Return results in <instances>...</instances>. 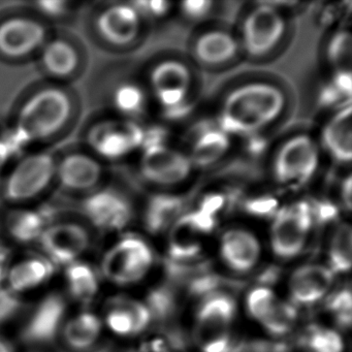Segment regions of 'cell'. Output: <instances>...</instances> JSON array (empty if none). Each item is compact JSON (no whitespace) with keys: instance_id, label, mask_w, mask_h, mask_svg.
<instances>
[{"instance_id":"6da1fadb","label":"cell","mask_w":352,"mask_h":352,"mask_svg":"<svg viewBox=\"0 0 352 352\" xmlns=\"http://www.w3.org/2000/svg\"><path fill=\"white\" fill-rule=\"evenodd\" d=\"M285 107L283 92L269 83L244 84L224 98L217 126L230 135H257L279 118Z\"/></svg>"},{"instance_id":"7a4b0ae2","label":"cell","mask_w":352,"mask_h":352,"mask_svg":"<svg viewBox=\"0 0 352 352\" xmlns=\"http://www.w3.org/2000/svg\"><path fill=\"white\" fill-rule=\"evenodd\" d=\"M73 102L65 90L49 87L32 94L22 106L14 131L26 144L44 141L69 122Z\"/></svg>"},{"instance_id":"3957f363","label":"cell","mask_w":352,"mask_h":352,"mask_svg":"<svg viewBox=\"0 0 352 352\" xmlns=\"http://www.w3.org/2000/svg\"><path fill=\"white\" fill-rule=\"evenodd\" d=\"M153 265L149 245L135 236H126L115 242L102 255L100 273L111 283L131 285L143 279Z\"/></svg>"},{"instance_id":"277c9868","label":"cell","mask_w":352,"mask_h":352,"mask_svg":"<svg viewBox=\"0 0 352 352\" xmlns=\"http://www.w3.org/2000/svg\"><path fill=\"white\" fill-rule=\"evenodd\" d=\"M57 162L48 152L22 158L8 175L3 195L10 203H28L42 195L56 178Z\"/></svg>"},{"instance_id":"5b68a950","label":"cell","mask_w":352,"mask_h":352,"mask_svg":"<svg viewBox=\"0 0 352 352\" xmlns=\"http://www.w3.org/2000/svg\"><path fill=\"white\" fill-rule=\"evenodd\" d=\"M236 304L228 294H212L199 307L195 320V341L203 352H228L230 327Z\"/></svg>"},{"instance_id":"8992f818","label":"cell","mask_w":352,"mask_h":352,"mask_svg":"<svg viewBox=\"0 0 352 352\" xmlns=\"http://www.w3.org/2000/svg\"><path fill=\"white\" fill-rule=\"evenodd\" d=\"M319 152L316 143L307 135H298L282 144L273 160V177L278 184L300 187L316 173Z\"/></svg>"},{"instance_id":"52a82bcc","label":"cell","mask_w":352,"mask_h":352,"mask_svg":"<svg viewBox=\"0 0 352 352\" xmlns=\"http://www.w3.org/2000/svg\"><path fill=\"white\" fill-rule=\"evenodd\" d=\"M313 222L312 208L307 201L280 208L274 216L270 236L274 253L281 258H292L300 254Z\"/></svg>"},{"instance_id":"ba28073f","label":"cell","mask_w":352,"mask_h":352,"mask_svg":"<svg viewBox=\"0 0 352 352\" xmlns=\"http://www.w3.org/2000/svg\"><path fill=\"white\" fill-rule=\"evenodd\" d=\"M285 20L277 8L265 3L253 9L242 25V45L249 56L261 58L278 46L285 34Z\"/></svg>"},{"instance_id":"9c48e42d","label":"cell","mask_w":352,"mask_h":352,"mask_svg":"<svg viewBox=\"0 0 352 352\" xmlns=\"http://www.w3.org/2000/svg\"><path fill=\"white\" fill-rule=\"evenodd\" d=\"M144 129L131 120H106L90 129L87 143L94 153L106 160H120L142 148Z\"/></svg>"},{"instance_id":"30bf717a","label":"cell","mask_w":352,"mask_h":352,"mask_svg":"<svg viewBox=\"0 0 352 352\" xmlns=\"http://www.w3.org/2000/svg\"><path fill=\"white\" fill-rule=\"evenodd\" d=\"M43 255L53 265L67 267L81 261L91 243L89 232L75 222H58L47 226L38 240Z\"/></svg>"},{"instance_id":"8fae6325","label":"cell","mask_w":352,"mask_h":352,"mask_svg":"<svg viewBox=\"0 0 352 352\" xmlns=\"http://www.w3.org/2000/svg\"><path fill=\"white\" fill-rule=\"evenodd\" d=\"M149 80L162 111L188 104L191 73L184 63L175 59L162 61L152 69Z\"/></svg>"},{"instance_id":"7c38bea8","label":"cell","mask_w":352,"mask_h":352,"mask_svg":"<svg viewBox=\"0 0 352 352\" xmlns=\"http://www.w3.org/2000/svg\"><path fill=\"white\" fill-rule=\"evenodd\" d=\"M65 298L57 292L49 294L38 302L22 329V340L26 343L44 345L60 335L67 319Z\"/></svg>"},{"instance_id":"4fadbf2b","label":"cell","mask_w":352,"mask_h":352,"mask_svg":"<svg viewBox=\"0 0 352 352\" xmlns=\"http://www.w3.org/2000/svg\"><path fill=\"white\" fill-rule=\"evenodd\" d=\"M192 168L188 156L168 146L144 150L140 164L144 178L160 186H174L183 182Z\"/></svg>"},{"instance_id":"5bb4252c","label":"cell","mask_w":352,"mask_h":352,"mask_svg":"<svg viewBox=\"0 0 352 352\" xmlns=\"http://www.w3.org/2000/svg\"><path fill=\"white\" fill-rule=\"evenodd\" d=\"M82 210L88 221L102 232L123 230L133 216L129 201L112 189L96 190L88 195Z\"/></svg>"},{"instance_id":"9a60e30c","label":"cell","mask_w":352,"mask_h":352,"mask_svg":"<svg viewBox=\"0 0 352 352\" xmlns=\"http://www.w3.org/2000/svg\"><path fill=\"white\" fill-rule=\"evenodd\" d=\"M44 24L32 18L14 17L0 23V54L19 59L32 55L46 44Z\"/></svg>"},{"instance_id":"2e32d148","label":"cell","mask_w":352,"mask_h":352,"mask_svg":"<svg viewBox=\"0 0 352 352\" xmlns=\"http://www.w3.org/2000/svg\"><path fill=\"white\" fill-rule=\"evenodd\" d=\"M102 320L119 337H133L147 329L151 310L147 305L127 296H116L107 302Z\"/></svg>"},{"instance_id":"e0dca14e","label":"cell","mask_w":352,"mask_h":352,"mask_svg":"<svg viewBox=\"0 0 352 352\" xmlns=\"http://www.w3.org/2000/svg\"><path fill=\"white\" fill-rule=\"evenodd\" d=\"M142 16L131 3L107 8L96 19V30L104 42L115 47H126L137 40Z\"/></svg>"},{"instance_id":"ac0fdd59","label":"cell","mask_w":352,"mask_h":352,"mask_svg":"<svg viewBox=\"0 0 352 352\" xmlns=\"http://www.w3.org/2000/svg\"><path fill=\"white\" fill-rule=\"evenodd\" d=\"M102 168L96 158L86 153H72L57 162L56 179L69 191H90L102 180Z\"/></svg>"},{"instance_id":"d6986e66","label":"cell","mask_w":352,"mask_h":352,"mask_svg":"<svg viewBox=\"0 0 352 352\" xmlns=\"http://www.w3.org/2000/svg\"><path fill=\"white\" fill-rule=\"evenodd\" d=\"M333 281V273L329 267L304 265L294 271L290 277V296L296 304L311 306L327 294Z\"/></svg>"},{"instance_id":"ffe728a7","label":"cell","mask_w":352,"mask_h":352,"mask_svg":"<svg viewBox=\"0 0 352 352\" xmlns=\"http://www.w3.org/2000/svg\"><path fill=\"white\" fill-rule=\"evenodd\" d=\"M55 265L44 255H30L10 265L6 287L14 294H25L50 281Z\"/></svg>"},{"instance_id":"44dd1931","label":"cell","mask_w":352,"mask_h":352,"mask_svg":"<svg viewBox=\"0 0 352 352\" xmlns=\"http://www.w3.org/2000/svg\"><path fill=\"white\" fill-rule=\"evenodd\" d=\"M220 254L224 263L236 272L250 271L261 256V246L248 230L234 228L224 232L220 241Z\"/></svg>"},{"instance_id":"7402d4cb","label":"cell","mask_w":352,"mask_h":352,"mask_svg":"<svg viewBox=\"0 0 352 352\" xmlns=\"http://www.w3.org/2000/svg\"><path fill=\"white\" fill-rule=\"evenodd\" d=\"M104 323L102 317L94 311L82 310L67 317L60 336L65 345L77 352L88 351L102 337Z\"/></svg>"},{"instance_id":"603a6c76","label":"cell","mask_w":352,"mask_h":352,"mask_svg":"<svg viewBox=\"0 0 352 352\" xmlns=\"http://www.w3.org/2000/svg\"><path fill=\"white\" fill-rule=\"evenodd\" d=\"M238 42L226 30H209L201 34L193 46V56L204 67H221L234 58Z\"/></svg>"},{"instance_id":"cb8c5ba5","label":"cell","mask_w":352,"mask_h":352,"mask_svg":"<svg viewBox=\"0 0 352 352\" xmlns=\"http://www.w3.org/2000/svg\"><path fill=\"white\" fill-rule=\"evenodd\" d=\"M351 104L333 115L322 131V143L331 157L340 164H349L352 158Z\"/></svg>"},{"instance_id":"d4e9b609","label":"cell","mask_w":352,"mask_h":352,"mask_svg":"<svg viewBox=\"0 0 352 352\" xmlns=\"http://www.w3.org/2000/svg\"><path fill=\"white\" fill-rule=\"evenodd\" d=\"M190 156L192 166L207 168L219 162L230 149V137L217 125L210 122L191 142Z\"/></svg>"},{"instance_id":"484cf974","label":"cell","mask_w":352,"mask_h":352,"mask_svg":"<svg viewBox=\"0 0 352 352\" xmlns=\"http://www.w3.org/2000/svg\"><path fill=\"white\" fill-rule=\"evenodd\" d=\"M49 216L34 209H16L6 218V230L9 236L19 244L38 243L47 226Z\"/></svg>"},{"instance_id":"4316f807","label":"cell","mask_w":352,"mask_h":352,"mask_svg":"<svg viewBox=\"0 0 352 352\" xmlns=\"http://www.w3.org/2000/svg\"><path fill=\"white\" fill-rule=\"evenodd\" d=\"M79 61L77 49L67 41L58 38L43 47L41 63L51 77L57 79L71 77L79 67Z\"/></svg>"},{"instance_id":"83f0119b","label":"cell","mask_w":352,"mask_h":352,"mask_svg":"<svg viewBox=\"0 0 352 352\" xmlns=\"http://www.w3.org/2000/svg\"><path fill=\"white\" fill-rule=\"evenodd\" d=\"M184 199L175 195H153L148 201L145 210V226L150 232H164L176 223L183 215Z\"/></svg>"},{"instance_id":"f1b7e54d","label":"cell","mask_w":352,"mask_h":352,"mask_svg":"<svg viewBox=\"0 0 352 352\" xmlns=\"http://www.w3.org/2000/svg\"><path fill=\"white\" fill-rule=\"evenodd\" d=\"M65 280L69 296L80 304H90L100 292V275L86 261H78L65 267Z\"/></svg>"},{"instance_id":"f546056e","label":"cell","mask_w":352,"mask_h":352,"mask_svg":"<svg viewBox=\"0 0 352 352\" xmlns=\"http://www.w3.org/2000/svg\"><path fill=\"white\" fill-rule=\"evenodd\" d=\"M352 230L349 224L338 226L329 243V270L333 273L345 274L351 267Z\"/></svg>"},{"instance_id":"4dcf8cb0","label":"cell","mask_w":352,"mask_h":352,"mask_svg":"<svg viewBox=\"0 0 352 352\" xmlns=\"http://www.w3.org/2000/svg\"><path fill=\"white\" fill-rule=\"evenodd\" d=\"M113 104L123 116L140 117L146 109V96L141 87L133 83L118 86L113 94Z\"/></svg>"},{"instance_id":"1f68e13d","label":"cell","mask_w":352,"mask_h":352,"mask_svg":"<svg viewBox=\"0 0 352 352\" xmlns=\"http://www.w3.org/2000/svg\"><path fill=\"white\" fill-rule=\"evenodd\" d=\"M298 312L296 307L289 302L279 300L276 302L269 314L263 318L261 324L269 333L275 336H282L292 331L296 324Z\"/></svg>"},{"instance_id":"d6a6232c","label":"cell","mask_w":352,"mask_h":352,"mask_svg":"<svg viewBox=\"0 0 352 352\" xmlns=\"http://www.w3.org/2000/svg\"><path fill=\"white\" fill-rule=\"evenodd\" d=\"M302 345L308 352H343L341 336L333 329L312 327L302 340Z\"/></svg>"},{"instance_id":"836d02e7","label":"cell","mask_w":352,"mask_h":352,"mask_svg":"<svg viewBox=\"0 0 352 352\" xmlns=\"http://www.w3.org/2000/svg\"><path fill=\"white\" fill-rule=\"evenodd\" d=\"M352 54V38L349 32L342 30L333 34L327 44L329 63L337 69H350Z\"/></svg>"},{"instance_id":"e575fe53","label":"cell","mask_w":352,"mask_h":352,"mask_svg":"<svg viewBox=\"0 0 352 352\" xmlns=\"http://www.w3.org/2000/svg\"><path fill=\"white\" fill-rule=\"evenodd\" d=\"M278 300L279 298L273 290L267 287H256L251 290L247 296V310L251 317L261 323Z\"/></svg>"},{"instance_id":"d590c367","label":"cell","mask_w":352,"mask_h":352,"mask_svg":"<svg viewBox=\"0 0 352 352\" xmlns=\"http://www.w3.org/2000/svg\"><path fill=\"white\" fill-rule=\"evenodd\" d=\"M329 311L336 322L343 327H349L352 319V298L349 289H342L336 292L327 302Z\"/></svg>"},{"instance_id":"8d00e7d4","label":"cell","mask_w":352,"mask_h":352,"mask_svg":"<svg viewBox=\"0 0 352 352\" xmlns=\"http://www.w3.org/2000/svg\"><path fill=\"white\" fill-rule=\"evenodd\" d=\"M244 209L247 213L255 217H274L280 210L279 201L273 195H256L245 201Z\"/></svg>"},{"instance_id":"74e56055","label":"cell","mask_w":352,"mask_h":352,"mask_svg":"<svg viewBox=\"0 0 352 352\" xmlns=\"http://www.w3.org/2000/svg\"><path fill=\"white\" fill-rule=\"evenodd\" d=\"M22 307L21 298L18 294L8 289L6 286L0 287V324L11 320Z\"/></svg>"},{"instance_id":"f35d334b","label":"cell","mask_w":352,"mask_h":352,"mask_svg":"<svg viewBox=\"0 0 352 352\" xmlns=\"http://www.w3.org/2000/svg\"><path fill=\"white\" fill-rule=\"evenodd\" d=\"M350 100L341 90L336 87L333 82H327L321 87L319 91V104L322 108H333V107L342 106V108L350 106Z\"/></svg>"},{"instance_id":"ab89813d","label":"cell","mask_w":352,"mask_h":352,"mask_svg":"<svg viewBox=\"0 0 352 352\" xmlns=\"http://www.w3.org/2000/svg\"><path fill=\"white\" fill-rule=\"evenodd\" d=\"M131 5L137 9L142 17L160 19L168 15L170 10V3L164 0H145V1H135Z\"/></svg>"},{"instance_id":"60d3db41","label":"cell","mask_w":352,"mask_h":352,"mask_svg":"<svg viewBox=\"0 0 352 352\" xmlns=\"http://www.w3.org/2000/svg\"><path fill=\"white\" fill-rule=\"evenodd\" d=\"M213 3L208 0H188L181 3V11L187 19L199 21L211 13Z\"/></svg>"},{"instance_id":"b9f144b4","label":"cell","mask_w":352,"mask_h":352,"mask_svg":"<svg viewBox=\"0 0 352 352\" xmlns=\"http://www.w3.org/2000/svg\"><path fill=\"white\" fill-rule=\"evenodd\" d=\"M131 352H175L174 345L164 336L155 335L144 340Z\"/></svg>"},{"instance_id":"7bdbcfd3","label":"cell","mask_w":352,"mask_h":352,"mask_svg":"<svg viewBox=\"0 0 352 352\" xmlns=\"http://www.w3.org/2000/svg\"><path fill=\"white\" fill-rule=\"evenodd\" d=\"M226 205V197L223 193L210 192L201 197L197 209L208 215L216 217Z\"/></svg>"},{"instance_id":"ee69618b","label":"cell","mask_w":352,"mask_h":352,"mask_svg":"<svg viewBox=\"0 0 352 352\" xmlns=\"http://www.w3.org/2000/svg\"><path fill=\"white\" fill-rule=\"evenodd\" d=\"M312 208L313 220H316L319 223H329L337 218L338 208L335 204L329 201H316Z\"/></svg>"},{"instance_id":"f6af8a7d","label":"cell","mask_w":352,"mask_h":352,"mask_svg":"<svg viewBox=\"0 0 352 352\" xmlns=\"http://www.w3.org/2000/svg\"><path fill=\"white\" fill-rule=\"evenodd\" d=\"M166 140H168V131L164 127L153 126L144 129V140L141 149L144 151V150L166 146Z\"/></svg>"},{"instance_id":"bcb514c9","label":"cell","mask_w":352,"mask_h":352,"mask_svg":"<svg viewBox=\"0 0 352 352\" xmlns=\"http://www.w3.org/2000/svg\"><path fill=\"white\" fill-rule=\"evenodd\" d=\"M36 10L49 18H61L69 11L67 1H41L36 3Z\"/></svg>"},{"instance_id":"7dc6e473","label":"cell","mask_w":352,"mask_h":352,"mask_svg":"<svg viewBox=\"0 0 352 352\" xmlns=\"http://www.w3.org/2000/svg\"><path fill=\"white\" fill-rule=\"evenodd\" d=\"M192 110V106L190 102L182 104V106L176 107V108L168 109V110L162 111V115L164 118L170 121H178L185 118Z\"/></svg>"},{"instance_id":"c3c4849f","label":"cell","mask_w":352,"mask_h":352,"mask_svg":"<svg viewBox=\"0 0 352 352\" xmlns=\"http://www.w3.org/2000/svg\"><path fill=\"white\" fill-rule=\"evenodd\" d=\"M10 259H11V253L9 249L0 245V287L6 285V279H7L8 271H9Z\"/></svg>"},{"instance_id":"681fc988","label":"cell","mask_w":352,"mask_h":352,"mask_svg":"<svg viewBox=\"0 0 352 352\" xmlns=\"http://www.w3.org/2000/svg\"><path fill=\"white\" fill-rule=\"evenodd\" d=\"M351 193H352V180L351 176H347L342 181L341 187H340V197L343 201L344 207L347 210L351 209Z\"/></svg>"},{"instance_id":"f907efd6","label":"cell","mask_w":352,"mask_h":352,"mask_svg":"<svg viewBox=\"0 0 352 352\" xmlns=\"http://www.w3.org/2000/svg\"><path fill=\"white\" fill-rule=\"evenodd\" d=\"M11 157V153H10L9 148H8L5 140L3 137H0V168L5 166Z\"/></svg>"},{"instance_id":"816d5d0a","label":"cell","mask_w":352,"mask_h":352,"mask_svg":"<svg viewBox=\"0 0 352 352\" xmlns=\"http://www.w3.org/2000/svg\"><path fill=\"white\" fill-rule=\"evenodd\" d=\"M0 352H14L11 344L1 337H0Z\"/></svg>"}]
</instances>
